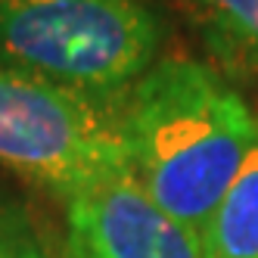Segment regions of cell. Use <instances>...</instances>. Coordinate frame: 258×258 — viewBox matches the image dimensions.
<instances>
[{
	"label": "cell",
	"instance_id": "6da1fadb",
	"mask_svg": "<svg viewBox=\"0 0 258 258\" xmlns=\"http://www.w3.org/2000/svg\"><path fill=\"white\" fill-rule=\"evenodd\" d=\"M131 174L196 236L258 137V115L215 66L159 56L121 97Z\"/></svg>",
	"mask_w": 258,
	"mask_h": 258
},
{
	"label": "cell",
	"instance_id": "52a82bcc",
	"mask_svg": "<svg viewBox=\"0 0 258 258\" xmlns=\"http://www.w3.org/2000/svg\"><path fill=\"white\" fill-rule=\"evenodd\" d=\"M0 258H53V246L19 199H0Z\"/></svg>",
	"mask_w": 258,
	"mask_h": 258
},
{
	"label": "cell",
	"instance_id": "3957f363",
	"mask_svg": "<svg viewBox=\"0 0 258 258\" xmlns=\"http://www.w3.org/2000/svg\"><path fill=\"white\" fill-rule=\"evenodd\" d=\"M121 97L81 94L0 62V165L66 202L127 177Z\"/></svg>",
	"mask_w": 258,
	"mask_h": 258
},
{
	"label": "cell",
	"instance_id": "277c9868",
	"mask_svg": "<svg viewBox=\"0 0 258 258\" xmlns=\"http://www.w3.org/2000/svg\"><path fill=\"white\" fill-rule=\"evenodd\" d=\"M62 258H202V249L127 174L66 202Z\"/></svg>",
	"mask_w": 258,
	"mask_h": 258
},
{
	"label": "cell",
	"instance_id": "5b68a950",
	"mask_svg": "<svg viewBox=\"0 0 258 258\" xmlns=\"http://www.w3.org/2000/svg\"><path fill=\"white\" fill-rule=\"evenodd\" d=\"M227 81L258 87V0H180Z\"/></svg>",
	"mask_w": 258,
	"mask_h": 258
},
{
	"label": "cell",
	"instance_id": "7a4b0ae2",
	"mask_svg": "<svg viewBox=\"0 0 258 258\" xmlns=\"http://www.w3.org/2000/svg\"><path fill=\"white\" fill-rule=\"evenodd\" d=\"M150 0H0V62L94 97H121L159 59Z\"/></svg>",
	"mask_w": 258,
	"mask_h": 258
},
{
	"label": "cell",
	"instance_id": "8992f818",
	"mask_svg": "<svg viewBox=\"0 0 258 258\" xmlns=\"http://www.w3.org/2000/svg\"><path fill=\"white\" fill-rule=\"evenodd\" d=\"M202 258H258V137L199 233Z\"/></svg>",
	"mask_w": 258,
	"mask_h": 258
}]
</instances>
